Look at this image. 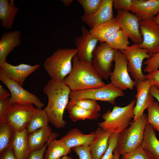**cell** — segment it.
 <instances>
[{
  "label": "cell",
  "mask_w": 159,
  "mask_h": 159,
  "mask_svg": "<svg viewBox=\"0 0 159 159\" xmlns=\"http://www.w3.org/2000/svg\"><path fill=\"white\" fill-rule=\"evenodd\" d=\"M113 153L114 155V159H119L120 155L119 153L116 148L114 150Z\"/></svg>",
  "instance_id": "7dc6e473"
},
{
  "label": "cell",
  "mask_w": 159,
  "mask_h": 159,
  "mask_svg": "<svg viewBox=\"0 0 159 159\" xmlns=\"http://www.w3.org/2000/svg\"><path fill=\"white\" fill-rule=\"evenodd\" d=\"M40 66L39 64L31 65L25 64L14 66L6 62L0 67V69L8 77L22 86L26 78Z\"/></svg>",
  "instance_id": "e0dca14e"
},
{
  "label": "cell",
  "mask_w": 159,
  "mask_h": 159,
  "mask_svg": "<svg viewBox=\"0 0 159 159\" xmlns=\"http://www.w3.org/2000/svg\"><path fill=\"white\" fill-rule=\"evenodd\" d=\"M0 159H17L11 147L5 151L0 155Z\"/></svg>",
  "instance_id": "7bdbcfd3"
},
{
  "label": "cell",
  "mask_w": 159,
  "mask_h": 159,
  "mask_svg": "<svg viewBox=\"0 0 159 159\" xmlns=\"http://www.w3.org/2000/svg\"><path fill=\"white\" fill-rule=\"evenodd\" d=\"M66 109L73 122L86 119L94 120L97 119L101 115L99 112L87 110L75 105H67Z\"/></svg>",
  "instance_id": "83f0119b"
},
{
  "label": "cell",
  "mask_w": 159,
  "mask_h": 159,
  "mask_svg": "<svg viewBox=\"0 0 159 159\" xmlns=\"http://www.w3.org/2000/svg\"><path fill=\"white\" fill-rule=\"evenodd\" d=\"M72 149L77 155L79 159H93L90 145H80Z\"/></svg>",
  "instance_id": "f35d334b"
},
{
  "label": "cell",
  "mask_w": 159,
  "mask_h": 159,
  "mask_svg": "<svg viewBox=\"0 0 159 159\" xmlns=\"http://www.w3.org/2000/svg\"><path fill=\"white\" fill-rule=\"evenodd\" d=\"M120 29L124 32L135 44H140L143 37L140 29V19L135 15L128 11L117 10L115 17Z\"/></svg>",
  "instance_id": "4fadbf2b"
},
{
  "label": "cell",
  "mask_w": 159,
  "mask_h": 159,
  "mask_svg": "<svg viewBox=\"0 0 159 159\" xmlns=\"http://www.w3.org/2000/svg\"><path fill=\"white\" fill-rule=\"evenodd\" d=\"M60 1L63 3L65 7H67L70 6L73 1V0H62Z\"/></svg>",
  "instance_id": "bcb514c9"
},
{
  "label": "cell",
  "mask_w": 159,
  "mask_h": 159,
  "mask_svg": "<svg viewBox=\"0 0 159 159\" xmlns=\"http://www.w3.org/2000/svg\"><path fill=\"white\" fill-rule=\"evenodd\" d=\"M26 129L15 131L12 140L11 148L17 159H26L30 151Z\"/></svg>",
  "instance_id": "cb8c5ba5"
},
{
  "label": "cell",
  "mask_w": 159,
  "mask_h": 159,
  "mask_svg": "<svg viewBox=\"0 0 159 159\" xmlns=\"http://www.w3.org/2000/svg\"><path fill=\"white\" fill-rule=\"evenodd\" d=\"M128 61V71L136 82L145 80V75L142 71L143 61L150 56L146 49L141 47L139 44H134L126 49L120 51Z\"/></svg>",
  "instance_id": "9c48e42d"
},
{
  "label": "cell",
  "mask_w": 159,
  "mask_h": 159,
  "mask_svg": "<svg viewBox=\"0 0 159 159\" xmlns=\"http://www.w3.org/2000/svg\"><path fill=\"white\" fill-rule=\"evenodd\" d=\"M125 96L123 91L110 83L99 88L78 91H71L69 102L82 99H90L108 102L114 105L116 98Z\"/></svg>",
  "instance_id": "8992f818"
},
{
  "label": "cell",
  "mask_w": 159,
  "mask_h": 159,
  "mask_svg": "<svg viewBox=\"0 0 159 159\" xmlns=\"http://www.w3.org/2000/svg\"><path fill=\"white\" fill-rule=\"evenodd\" d=\"M148 123L151 125L159 134V104L154 101L147 108Z\"/></svg>",
  "instance_id": "1f68e13d"
},
{
  "label": "cell",
  "mask_w": 159,
  "mask_h": 159,
  "mask_svg": "<svg viewBox=\"0 0 159 159\" xmlns=\"http://www.w3.org/2000/svg\"><path fill=\"white\" fill-rule=\"evenodd\" d=\"M48 98V103L44 108L48 121L55 127L63 128L67 122L63 118L64 110L69 102L71 90L63 81L49 80L43 88Z\"/></svg>",
  "instance_id": "6da1fadb"
},
{
  "label": "cell",
  "mask_w": 159,
  "mask_h": 159,
  "mask_svg": "<svg viewBox=\"0 0 159 159\" xmlns=\"http://www.w3.org/2000/svg\"><path fill=\"white\" fill-rule=\"evenodd\" d=\"M116 51L105 42H100L93 53L92 63L101 77L106 80L112 72V63Z\"/></svg>",
  "instance_id": "ba28073f"
},
{
  "label": "cell",
  "mask_w": 159,
  "mask_h": 159,
  "mask_svg": "<svg viewBox=\"0 0 159 159\" xmlns=\"http://www.w3.org/2000/svg\"><path fill=\"white\" fill-rule=\"evenodd\" d=\"M132 0H113V7L117 10L129 11Z\"/></svg>",
  "instance_id": "ab89813d"
},
{
  "label": "cell",
  "mask_w": 159,
  "mask_h": 159,
  "mask_svg": "<svg viewBox=\"0 0 159 159\" xmlns=\"http://www.w3.org/2000/svg\"><path fill=\"white\" fill-rule=\"evenodd\" d=\"M102 0H77L84 10V15L88 16L95 13L100 7Z\"/></svg>",
  "instance_id": "d6a6232c"
},
{
  "label": "cell",
  "mask_w": 159,
  "mask_h": 159,
  "mask_svg": "<svg viewBox=\"0 0 159 159\" xmlns=\"http://www.w3.org/2000/svg\"><path fill=\"white\" fill-rule=\"evenodd\" d=\"M141 146L150 153L154 159H159V140L154 129L148 123L145 128Z\"/></svg>",
  "instance_id": "484cf974"
},
{
  "label": "cell",
  "mask_w": 159,
  "mask_h": 159,
  "mask_svg": "<svg viewBox=\"0 0 159 159\" xmlns=\"http://www.w3.org/2000/svg\"><path fill=\"white\" fill-rule=\"evenodd\" d=\"M0 80L11 92L10 102L12 104H34L37 108L42 109L44 104L35 95L24 89L22 86L8 77L0 69Z\"/></svg>",
  "instance_id": "30bf717a"
},
{
  "label": "cell",
  "mask_w": 159,
  "mask_h": 159,
  "mask_svg": "<svg viewBox=\"0 0 159 159\" xmlns=\"http://www.w3.org/2000/svg\"><path fill=\"white\" fill-rule=\"evenodd\" d=\"M81 31V35L77 37L74 41L77 49V56L80 60L92 63L93 53L98 41L92 36L85 26L82 27Z\"/></svg>",
  "instance_id": "5bb4252c"
},
{
  "label": "cell",
  "mask_w": 159,
  "mask_h": 159,
  "mask_svg": "<svg viewBox=\"0 0 159 159\" xmlns=\"http://www.w3.org/2000/svg\"><path fill=\"white\" fill-rule=\"evenodd\" d=\"M95 132L85 134L80 130L74 128L70 130L61 139L63 140L67 146L71 149L80 145H90L94 140Z\"/></svg>",
  "instance_id": "44dd1931"
},
{
  "label": "cell",
  "mask_w": 159,
  "mask_h": 159,
  "mask_svg": "<svg viewBox=\"0 0 159 159\" xmlns=\"http://www.w3.org/2000/svg\"><path fill=\"white\" fill-rule=\"evenodd\" d=\"M115 67L110 78L114 86L123 91L127 89L133 90L137 82L132 80L128 73V61L124 54L120 50L115 53Z\"/></svg>",
  "instance_id": "52a82bcc"
},
{
  "label": "cell",
  "mask_w": 159,
  "mask_h": 159,
  "mask_svg": "<svg viewBox=\"0 0 159 159\" xmlns=\"http://www.w3.org/2000/svg\"><path fill=\"white\" fill-rule=\"evenodd\" d=\"M145 77L146 79L150 80L151 85L155 86L159 90V69L154 72L148 73Z\"/></svg>",
  "instance_id": "b9f144b4"
},
{
  "label": "cell",
  "mask_w": 159,
  "mask_h": 159,
  "mask_svg": "<svg viewBox=\"0 0 159 159\" xmlns=\"http://www.w3.org/2000/svg\"><path fill=\"white\" fill-rule=\"evenodd\" d=\"M10 100L9 97L0 98V125L5 123L6 116L12 105Z\"/></svg>",
  "instance_id": "74e56055"
},
{
  "label": "cell",
  "mask_w": 159,
  "mask_h": 159,
  "mask_svg": "<svg viewBox=\"0 0 159 159\" xmlns=\"http://www.w3.org/2000/svg\"><path fill=\"white\" fill-rule=\"evenodd\" d=\"M49 123L47 116L44 109H39L30 119L26 129L29 134L48 125Z\"/></svg>",
  "instance_id": "f546056e"
},
{
  "label": "cell",
  "mask_w": 159,
  "mask_h": 159,
  "mask_svg": "<svg viewBox=\"0 0 159 159\" xmlns=\"http://www.w3.org/2000/svg\"><path fill=\"white\" fill-rule=\"evenodd\" d=\"M54 138L51 139L47 143L44 147L38 150L31 151L26 159H44L46 148L49 142Z\"/></svg>",
  "instance_id": "60d3db41"
},
{
  "label": "cell",
  "mask_w": 159,
  "mask_h": 159,
  "mask_svg": "<svg viewBox=\"0 0 159 159\" xmlns=\"http://www.w3.org/2000/svg\"><path fill=\"white\" fill-rule=\"evenodd\" d=\"M120 29L117 22L114 18L95 27L89 31L92 37L100 42H104Z\"/></svg>",
  "instance_id": "d4e9b609"
},
{
  "label": "cell",
  "mask_w": 159,
  "mask_h": 159,
  "mask_svg": "<svg viewBox=\"0 0 159 159\" xmlns=\"http://www.w3.org/2000/svg\"><path fill=\"white\" fill-rule=\"evenodd\" d=\"M136 102L134 99L125 107L115 106L112 111L107 110L102 116L104 121L98 123L99 127L112 133H121L130 124L133 118Z\"/></svg>",
  "instance_id": "277c9868"
},
{
  "label": "cell",
  "mask_w": 159,
  "mask_h": 159,
  "mask_svg": "<svg viewBox=\"0 0 159 159\" xmlns=\"http://www.w3.org/2000/svg\"><path fill=\"white\" fill-rule=\"evenodd\" d=\"M130 11L140 20L153 19L159 13V0H132Z\"/></svg>",
  "instance_id": "ac0fdd59"
},
{
  "label": "cell",
  "mask_w": 159,
  "mask_h": 159,
  "mask_svg": "<svg viewBox=\"0 0 159 159\" xmlns=\"http://www.w3.org/2000/svg\"><path fill=\"white\" fill-rule=\"evenodd\" d=\"M69 148L61 139H54L49 143L45 150L44 159H60L61 157L70 153Z\"/></svg>",
  "instance_id": "4316f807"
},
{
  "label": "cell",
  "mask_w": 159,
  "mask_h": 159,
  "mask_svg": "<svg viewBox=\"0 0 159 159\" xmlns=\"http://www.w3.org/2000/svg\"><path fill=\"white\" fill-rule=\"evenodd\" d=\"M147 123V116L143 114L120 133L116 148L120 154L122 155L141 146Z\"/></svg>",
  "instance_id": "5b68a950"
},
{
  "label": "cell",
  "mask_w": 159,
  "mask_h": 159,
  "mask_svg": "<svg viewBox=\"0 0 159 159\" xmlns=\"http://www.w3.org/2000/svg\"><path fill=\"white\" fill-rule=\"evenodd\" d=\"M70 73L63 80L71 91H78L103 87L106 84L92 63L73 57Z\"/></svg>",
  "instance_id": "7a4b0ae2"
},
{
  "label": "cell",
  "mask_w": 159,
  "mask_h": 159,
  "mask_svg": "<svg viewBox=\"0 0 159 159\" xmlns=\"http://www.w3.org/2000/svg\"><path fill=\"white\" fill-rule=\"evenodd\" d=\"M60 159H72V158L71 157L68 156L66 155L62 157Z\"/></svg>",
  "instance_id": "681fc988"
},
{
  "label": "cell",
  "mask_w": 159,
  "mask_h": 159,
  "mask_svg": "<svg viewBox=\"0 0 159 159\" xmlns=\"http://www.w3.org/2000/svg\"><path fill=\"white\" fill-rule=\"evenodd\" d=\"M128 36L121 29L116 32L108 38L105 42L116 50L126 49L130 43Z\"/></svg>",
  "instance_id": "f1b7e54d"
},
{
  "label": "cell",
  "mask_w": 159,
  "mask_h": 159,
  "mask_svg": "<svg viewBox=\"0 0 159 159\" xmlns=\"http://www.w3.org/2000/svg\"><path fill=\"white\" fill-rule=\"evenodd\" d=\"M113 0H102L97 11L93 14L86 16L83 15L82 19L91 29L95 27L114 18L113 10Z\"/></svg>",
  "instance_id": "2e32d148"
},
{
  "label": "cell",
  "mask_w": 159,
  "mask_h": 159,
  "mask_svg": "<svg viewBox=\"0 0 159 159\" xmlns=\"http://www.w3.org/2000/svg\"><path fill=\"white\" fill-rule=\"evenodd\" d=\"M95 132V138L90 145L91 153L93 159H101L108 148L109 138L112 133L99 127Z\"/></svg>",
  "instance_id": "7402d4cb"
},
{
  "label": "cell",
  "mask_w": 159,
  "mask_h": 159,
  "mask_svg": "<svg viewBox=\"0 0 159 159\" xmlns=\"http://www.w3.org/2000/svg\"><path fill=\"white\" fill-rule=\"evenodd\" d=\"M18 11L14 0H0V20L3 27L8 29L12 28Z\"/></svg>",
  "instance_id": "603a6c76"
},
{
  "label": "cell",
  "mask_w": 159,
  "mask_h": 159,
  "mask_svg": "<svg viewBox=\"0 0 159 159\" xmlns=\"http://www.w3.org/2000/svg\"><path fill=\"white\" fill-rule=\"evenodd\" d=\"M21 33L19 30L4 32L0 40V67L7 62L8 55L21 44Z\"/></svg>",
  "instance_id": "d6986e66"
},
{
  "label": "cell",
  "mask_w": 159,
  "mask_h": 159,
  "mask_svg": "<svg viewBox=\"0 0 159 159\" xmlns=\"http://www.w3.org/2000/svg\"><path fill=\"white\" fill-rule=\"evenodd\" d=\"M75 105L83 109L99 112L101 110L100 105L97 101L90 99H82L75 102H68L67 105Z\"/></svg>",
  "instance_id": "e575fe53"
},
{
  "label": "cell",
  "mask_w": 159,
  "mask_h": 159,
  "mask_svg": "<svg viewBox=\"0 0 159 159\" xmlns=\"http://www.w3.org/2000/svg\"><path fill=\"white\" fill-rule=\"evenodd\" d=\"M15 131L7 123L0 125V154L1 155L7 149L11 147Z\"/></svg>",
  "instance_id": "4dcf8cb0"
},
{
  "label": "cell",
  "mask_w": 159,
  "mask_h": 159,
  "mask_svg": "<svg viewBox=\"0 0 159 159\" xmlns=\"http://www.w3.org/2000/svg\"><path fill=\"white\" fill-rule=\"evenodd\" d=\"M146 65L144 72L150 73L157 70L159 68V52L150 55L143 63Z\"/></svg>",
  "instance_id": "8d00e7d4"
},
{
  "label": "cell",
  "mask_w": 159,
  "mask_h": 159,
  "mask_svg": "<svg viewBox=\"0 0 159 159\" xmlns=\"http://www.w3.org/2000/svg\"><path fill=\"white\" fill-rule=\"evenodd\" d=\"M150 92L153 97L158 101L159 104V90L153 85H151L150 88Z\"/></svg>",
  "instance_id": "ee69618b"
},
{
  "label": "cell",
  "mask_w": 159,
  "mask_h": 159,
  "mask_svg": "<svg viewBox=\"0 0 159 159\" xmlns=\"http://www.w3.org/2000/svg\"><path fill=\"white\" fill-rule=\"evenodd\" d=\"M151 85L150 81L148 79L137 82L136 102L134 109L133 121L143 114L145 110L154 101V98L150 92Z\"/></svg>",
  "instance_id": "9a60e30c"
},
{
  "label": "cell",
  "mask_w": 159,
  "mask_h": 159,
  "mask_svg": "<svg viewBox=\"0 0 159 159\" xmlns=\"http://www.w3.org/2000/svg\"><path fill=\"white\" fill-rule=\"evenodd\" d=\"M153 20L154 22L159 24V13L154 17Z\"/></svg>",
  "instance_id": "c3c4849f"
},
{
  "label": "cell",
  "mask_w": 159,
  "mask_h": 159,
  "mask_svg": "<svg viewBox=\"0 0 159 159\" xmlns=\"http://www.w3.org/2000/svg\"><path fill=\"white\" fill-rule=\"evenodd\" d=\"M140 29L143 37L140 47L147 50L150 55L159 52V24L153 19L140 21Z\"/></svg>",
  "instance_id": "7c38bea8"
},
{
  "label": "cell",
  "mask_w": 159,
  "mask_h": 159,
  "mask_svg": "<svg viewBox=\"0 0 159 159\" xmlns=\"http://www.w3.org/2000/svg\"><path fill=\"white\" fill-rule=\"evenodd\" d=\"M120 133H112L108 140V145L101 159H114V151L117 145Z\"/></svg>",
  "instance_id": "d590c367"
},
{
  "label": "cell",
  "mask_w": 159,
  "mask_h": 159,
  "mask_svg": "<svg viewBox=\"0 0 159 159\" xmlns=\"http://www.w3.org/2000/svg\"><path fill=\"white\" fill-rule=\"evenodd\" d=\"M58 136L57 133L52 132L51 128L49 125L29 134L28 140L30 152L42 148L51 139H55Z\"/></svg>",
  "instance_id": "ffe728a7"
},
{
  "label": "cell",
  "mask_w": 159,
  "mask_h": 159,
  "mask_svg": "<svg viewBox=\"0 0 159 159\" xmlns=\"http://www.w3.org/2000/svg\"><path fill=\"white\" fill-rule=\"evenodd\" d=\"M122 159H154L152 155L140 146L135 150L122 155Z\"/></svg>",
  "instance_id": "836d02e7"
},
{
  "label": "cell",
  "mask_w": 159,
  "mask_h": 159,
  "mask_svg": "<svg viewBox=\"0 0 159 159\" xmlns=\"http://www.w3.org/2000/svg\"><path fill=\"white\" fill-rule=\"evenodd\" d=\"M33 104H12L6 116L5 123L11 126L15 131H21L26 129L32 117L39 110Z\"/></svg>",
  "instance_id": "8fae6325"
},
{
  "label": "cell",
  "mask_w": 159,
  "mask_h": 159,
  "mask_svg": "<svg viewBox=\"0 0 159 159\" xmlns=\"http://www.w3.org/2000/svg\"><path fill=\"white\" fill-rule=\"evenodd\" d=\"M77 53L76 48H59L46 59L43 66L51 80L63 81L71 72L72 59Z\"/></svg>",
  "instance_id": "3957f363"
},
{
  "label": "cell",
  "mask_w": 159,
  "mask_h": 159,
  "mask_svg": "<svg viewBox=\"0 0 159 159\" xmlns=\"http://www.w3.org/2000/svg\"><path fill=\"white\" fill-rule=\"evenodd\" d=\"M11 94L9 93L8 91L3 87L2 85H0V98H4L9 97Z\"/></svg>",
  "instance_id": "f6af8a7d"
}]
</instances>
